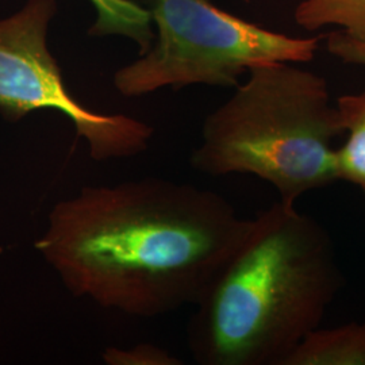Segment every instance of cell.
<instances>
[{"label": "cell", "mask_w": 365, "mask_h": 365, "mask_svg": "<svg viewBox=\"0 0 365 365\" xmlns=\"http://www.w3.org/2000/svg\"><path fill=\"white\" fill-rule=\"evenodd\" d=\"M56 11V0H29L19 13L0 19V113L10 120L39 110L64 114L95 161L141 155L153 137L149 125L93 111L68 90L46 43Z\"/></svg>", "instance_id": "cell-5"}, {"label": "cell", "mask_w": 365, "mask_h": 365, "mask_svg": "<svg viewBox=\"0 0 365 365\" xmlns=\"http://www.w3.org/2000/svg\"><path fill=\"white\" fill-rule=\"evenodd\" d=\"M327 49L345 64L365 66V41L351 38L336 30L327 36Z\"/></svg>", "instance_id": "cell-11"}, {"label": "cell", "mask_w": 365, "mask_h": 365, "mask_svg": "<svg viewBox=\"0 0 365 365\" xmlns=\"http://www.w3.org/2000/svg\"><path fill=\"white\" fill-rule=\"evenodd\" d=\"M346 141L336 149L337 180L351 182L365 194V88L336 102Z\"/></svg>", "instance_id": "cell-7"}, {"label": "cell", "mask_w": 365, "mask_h": 365, "mask_svg": "<svg viewBox=\"0 0 365 365\" xmlns=\"http://www.w3.org/2000/svg\"><path fill=\"white\" fill-rule=\"evenodd\" d=\"M0 252H1V248H0Z\"/></svg>", "instance_id": "cell-12"}, {"label": "cell", "mask_w": 365, "mask_h": 365, "mask_svg": "<svg viewBox=\"0 0 365 365\" xmlns=\"http://www.w3.org/2000/svg\"><path fill=\"white\" fill-rule=\"evenodd\" d=\"M96 21L90 27L92 37L122 36L138 45L140 54L148 52L155 41L150 14L137 0H90Z\"/></svg>", "instance_id": "cell-8"}, {"label": "cell", "mask_w": 365, "mask_h": 365, "mask_svg": "<svg viewBox=\"0 0 365 365\" xmlns=\"http://www.w3.org/2000/svg\"><path fill=\"white\" fill-rule=\"evenodd\" d=\"M300 66L249 69L247 81L206 118L191 167L210 176H256L291 205L337 182L339 110L325 78Z\"/></svg>", "instance_id": "cell-3"}, {"label": "cell", "mask_w": 365, "mask_h": 365, "mask_svg": "<svg viewBox=\"0 0 365 365\" xmlns=\"http://www.w3.org/2000/svg\"><path fill=\"white\" fill-rule=\"evenodd\" d=\"M294 19L306 31L337 27L351 38L365 41V0H300Z\"/></svg>", "instance_id": "cell-9"}, {"label": "cell", "mask_w": 365, "mask_h": 365, "mask_svg": "<svg viewBox=\"0 0 365 365\" xmlns=\"http://www.w3.org/2000/svg\"><path fill=\"white\" fill-rule=\"evenodd\" d=\"M284 365H365V322L314 329Z\"/></svg>", "instance_id": "cell-6"}, {"label": "cell", "mask_w": 365, "mask_h": 365, "mask_svg": "<svg viewBox=\"0 0 365 365\" xmlns=\"http://www.w3.org/2000/svg\"><path fill=\"white\" fill-rule=\"evenodd\" d=\"M137 1L150 14L157 36L148 52L114 75L117 91L126 98L195 84L235 88L255 66L310 63L321 43V37H294L259 26L212 0Z\"/></svg>", "instance_id": "cell-4"}, {"label": "cell", "mask_w": 365, "mask_h": 365, "mask_svg": "<svg viewBox=\"0 0 365 365\" xmlns=\"http://www.w3.org/2000/svg\"><path fill=\"white\" fill-rule=\"evenodd\" d=\"M250 223L217 192L148 178L60 200L34 247L73 297L155 318L195 304Z\"/></svg>", "instance_id": "cell-1"}, {"label": "cell", "mask_w": 365, "mask_h": 365, "mask_svg": "<svg viewBox=\"0 0 365 365\" xmlns=\"http://www.w3.org/2000/svg\"><path fill=\"white\" fill-rule=\"evenodd\" d=\"M342 286L327 229L279 200L252 220L196 302L190 351L202 365H284Z\"/></svg>", "instance_id": "cell-2"}, {"label": "cell", "mask_w": 365, "mask_h": 365, "mask_svg": "<svg viewBox=\"0 0 365 365\" xmlns=\"http://www.w3.org/2000/svg\"><path fill=\"white\" fill-rule=\"evenodd\" d=\"M108 365H179L182 361L168 351L152 344H140L131 348H107L102 354Z\"/></svg>", "instance_id": "cell-10"}]
</instances>
